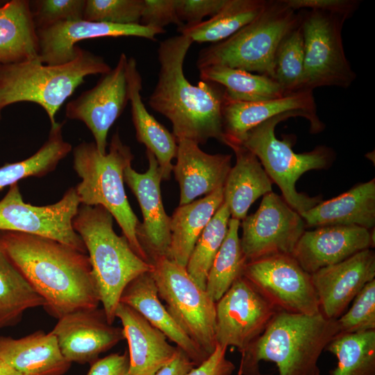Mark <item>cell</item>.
<instances>
[{"label":"cell","instance_id":"obj_11","mask_svg":"<svg viewBox=\"0 0 375 375\" xmlns=\"http://www.w3.org/2000/svg\"><path fill=\"white\" fill-rule=\"evenodd\" d=\"M80 205L75 187L68 188L58 201L38 206L26 203L19 183H15L0 200V231L48 238L87 253L72 224Z\"/></svg>","mask_w":375,"mask_h":375},{"label":"cell","instance_id":"obj_10","mask_svg":"<svg viewBox=\"0 0 375 375\" xmlns=\"http://www.w3.org/2000/svg\"><path fill=\"white\" fill-rule=\"evenodd\" d=\"M300 26L304 46L303 90L349 88L356 78L345 56L342 28L346 19L315 10H301Z\"/></svg>","mask_w":375,"mask_h":375},{"label":"cell","instance_id":"obj_43","mask_svg":"<svg viewBox=\"0 0 375 375\" xmlns=\"http://www.w3.org/2000/svg\"><path fill=\"white\" fill-rule=\"evenodd\" d=\"M226 0H176L177 13L185 25L203 22L205 17H212L226 3Z\"/></svg>","mask_w":375,"mask_h":375},{"label":"cell","instance_id":"obj_7","mask_svg":"<svg viewBox=\"0 0 375 375\" xmlns=\"http://www.w3.org/2000/svg\"><path fill=\"white\" fill-rule=\"evenodd\" d=\"M300 12L284 0H267L262 12L228 38L199 53L198 69L224 66L274 79V60L284 38L300 24Z\"/></svg>","mask_w":375,"mask_h":375},{"label":"cell","instance_id":"obj_15","mask_svg":"<svg viewBox=\"0 0 375 375\" xmlns=\"http://www.w3.org/2000/svg\"><path fill=\"white\" fill-rule=\"evenodd\" d=\"M127 62L126 55L121 53L113 69L101 74L92 88L82 92L65 107L67 118L81 121L88 128L101 154L106 153L110 127L129 102Z\"/></svg>","mask_w":375,"mask_h":375},{"label":"cell","instance_id":"obj_48","mask_svg":"<svg viewBox=\"0 0 375 375\" xmlns=\"http://www.w3.org/2000/svg\"><path fill=\"white\" fill-rule=\"evenodd\" d=\"M0 375H22L19 372L0 358Z\"/></svg>","mask_w":375,"mask_h":375},{"label":"cell","instance_id":"obj_14","mask_svg":"<svg viewBox=\"0 0 375 375\" xmlns=\"http://www.w3.org/2000/svg\"><path fill=\"white\" fill-rule=\"evenodd\" d=\"M240 244L247 262L274 255H292L305 231L301 216L282 197H262L256 212L242 220Z\"/></svg>","mask_w":375,"mask_h":375},{"label":"cell","instance_id":"obj_20","mask_svg":"<svg viewBox=\"0 0 375 375\" xmlns=\"http://www.w3.org/2000/svg\"><path fill=\"white\" fill-rule=\"evenodd\" d=\"M311 275L320 312L337 319L364 286L375 279V253L367 249Z\"/></svg>","mask_w":375,"mask_h":375},{"label":"cell","instance_id":"obj_32","mask_svg":"<svg viewBox=\"0 0 375 375\" xmlns=\"http://www.w3.org/2000/svg\"><path fill=\"white\" fill-rule=\"evenodd\" d=\"M199 70L202 81L214 82L223 87L225 99L228 100L256 102L287 95L274 79L265 75L217 65Z\"/></svg>","mask_w":375,"mask_h":375},{"label":"cell","instance_id":"obj_21","mask_svg":"<svg viewBox=\"0 0 375 375\" xmlns=\"http://www.w3.org/2000/svg\"><path fill=\"white\" fill-rule=\"evenodd\" d=\"M374 247V228L327 226L305 231L292 253L301 267L312 274L361 251Z\"/></svg>","mask_w":375,"mask_h":375},{"label":"cell","instance_id":"obj_17","mask_svg":"<svg viewBox=\"0 0 375 375\" xmlns=\"http://www.w3.org/2000/svg\"><path fill=\"white\" fill-rule=\"evenodd\" d=\"M287 113L306 119L312 133H319L324 128V124L317 116L311 90L298 91L281 98L256 102L225 99L222 106L223 143L229 147L239 145L249 131L275 116Z\"/></svg>","mask_w":375,"mask_h":375},{"label":"cell","instance_id":"obj_41","mask_svg":"<svg viewBox=\"0 0 375 375\" xmlns=\"http://www.w3.org/2000/svg\"><path fill=\"white\" fill-rule=\"evenodd\" d=\"M86 0L30 1L33 21L36 30L56 23L83 19Z\"/></svg>","mask_w":375,"mask_h":375},{"label":"cell","instance_id":"obj_8","mask_svg":"<svg viewBox=\"0 0 375 375\" xmlns=\"http://www.w3.org/2000/svg\"><path fill=\"white\" fill-rule=\"evenodd\" d=\"M290 117L291 113L275 116L249 131L239 145L254 154L263 169L282 192L285 202L300 215L322 201L320 197H309L298 192L296 182L306 172L328 168L335 159L333 150L326 146L297 153L292 150L294 140L290 136L278 140L276 126Z\"/></svg>","mask_w":375,"mask_h":375},{"label":"cell","instance_id":"obj_1","mask_svg":"<svg viewBox=\"0 0 375 375\" xmlns=\"http://www.w3.org/2000/svg\"><path fill=\"white\" fill-rule=\"evenodd\" d=\"M0 247L33 290L44 308L58 319L98 308L100 299L87 253L57 240L0 231Z\"/></svg>","mask_w":375,"mask_h":375},{"label":"cell","instance_id":"obj_45","mask_svg":"<svg viewBox=\"0 0 375 375\" xmlns=\"http://www.w3.org/2000/svg\"><path fill=\"white\" fill-rule=\"evenodd\" d=\"M226 347L216 345L214 352L201 364L194 367L186 375H231L235 365L226 359Z\"/></svg>","mask_w":375,"mask_h":375},{"label":"cell","instance_id":"obj_36","mask_svg":"<svg viewBox=\"0 0 375 375\" xmlns=\"http://www.w3.org/2000/svg\"><path fill=\"white\" fill-rule=\"evenodd\" d=\"M240 221L231 218L226 238L209 270L206 291L215 303L242 276L247 261L242 250L238 231Z\"/></svg>","mask_w":375,"mask_h":375},{"label":"cell","instance_id":"obj_46","mask_svg":"<svg viewBox=\"0 0 375 375\" xmlns=\"http://www.w3.org/2000/svg\"><path fill=\"white\" fill-rule=\"evenodd\" d=\"M129 366L126 351L122 354L112 353L90 364L86 375H130Z\"/></svg>","mask_w":375,"mask_h":375},{"label":"cell","instance_id":"obj_27","mask_svg":"<svg viewBox=\"0 0 375 375\" xmlns=\"http://www.w3.org/2000/svg\"><path fill=\"white\" fill-rule=\"evenodd\" d=\"M301 216L308 227L357 226L371 230L375 225V179L321 201Z\"/></svg>","mask_w":375,"mask_h":375},{"label":"cell","instance_id":"obj_25","mask_svg":"<svg viewBox=\"0 0 375 375\" xmlns=\"http://www.w3.org/2000/svg\"><path fill=\"white\" fill-rule=\"evenodd\" d=\"M0 358L22 375H63L72 365L55 335L42 330L20 338L0 335Z\"/></svg>","mask_w":375,"mask_h":375},{"label":"cell","instance_id":"obj_18","mask_svg":"<svg viewBox=\"0 0 375 375\" xmlns=\"http://www.w3.org/2000/svg\"><path fill=\"white\" fill-rule=\"evenodd\" d=\"M51 332L62 356L71 363L90 365L125 339L123 328L109 324L103 309L99 308L63 316Z\"/></svg>","mask_w":375,"mask_h":375},{"label":"cell","instance_id":"obj_9","mask_svg":"<svg viewBox=\"0 0 375 375\" xmlns=\"http://www.w3.org/2000/svg\"><path fill=\"white\" fill-rule=\"evenodd\" d=\"M158 297L183 331L209 356L216 348L215 302L188 274L167 257L152 264Z\"/></svg>","mask_w":375,"mask_h":375},{"label":"cell","instance_id":"obj_31","mask_svg":"<svg viewBox=\"0 0 375 375\" xmlns=\"http://www.w3.org/2000/svg\"><path fill=\"white\" fill-rule=\"evenodd\" d=\"M267 0H226L221 10L208 20L183 25L178 31L193 42L223 41L253 20L263 10Z\"/></svg>","mask_w":375,"mask_h":375},{"label":"cell","instance_id":"obj_16","mask_svg":"<svg viewBox=\"0 0 375 375\" xmlns=\"http://www.w3.org/2000/svg\"><path fill=\"white\" fill-rule=\"evenodd\" d=\"M149 168L143 174L128 166L124 180L136 197L143 217L136 232L137 239L150 264L167 257L170 245V217L163 207L160 182L162 174L154 155L147 150Z\"/></svg>","mask_w":375,"mask_h":375},{"label":"cell","instance_id":"obj_12","mask_svg":"<svg viewBox=\"0 0 375 375\" xmlns=\"http://www.w3.org/2000/svg\"><path fill=\"white\" fill-rule=\"evenodd\" d=\"M242 276L280 310L305 315L320 312L311 275L292 255L247 262Z\"/></svg>","mask_w":375,"mask_h":375},{"label":"cell","instance_id":"obj_5","mask_svg":"<svg viewBox=\"0 0 375 375\" xmlns=\"http://www.w3.org/2000/svg\"><path fill=\"white\" fill-rule=\"evenodd\" d=\"M133 155L118 132L113 134L109 151L101 154L94 142H83L73 149V168L81 182L75 189L81 205L101 206L116 220L133 251L148 258L139 244L136 232L140 224L124 190V173Z\"/></svg>","mask_w":375,"mask_h":375},{"label":"cell","instance_id":"obj_22","mask_svg":"<svg viewBox=\"0 0 375 375\" xmlns=\"http://www.w3.org/2000/svg\"><path fill=\"white\" fill-rule=\"evenodd\" d=\"M176 158L172 171L180 186L179 206L224 187L232 167L231 155L207 153L186 139L177 140Z\"/></svg>","mask_w":375,"mask_h":375},{"label":"cell","instance_id":"obj_38","mask_svg":"<svg viewBox=\"0 0 375 375\" xmlns=\"http://www.w3.org/2000/svg\"><path fill=\"white\" fill-rule=\"evenodd\" d=\"M303 38L300 24L281 42L274 60V79L286 94L303 90Z\"/></svg>","mask_w":375,"mask_h":375},{"label":"cell","instance_id":"obj_47","mask_svg":"<svg viewBox=\"0 0 375 375\" xmlns=\"http://www.w3.org/2000/svg\"><path fill=\"white\" fill-rule=\"evenodd\" d=\"M194 367L195 364L185 351L177 347L172 362L160 369L154 375H186Z\"/></svg>","mask_w":375,"mask_h":375},{"label":"cell","instance_id":"obj_42","mask_svg":"<svg viewBox=\"0 0 375 375\" xmlns=\"http://www.w3.org/2000/svg\"><path fill=\"white\" fill-rule=\"evenodd\" d=\"M170 24L183 25L177 13L176 0H144L140 24L165 29Z\"/></svg>","mask_w":375,"mask_h":375},{"label":"cell","instance_id":"obj_4","mask_svg":"<svg viewBox=\"0 0 375 375\" xmlns=\"http://www.w3.org/2000/svg\"><path fill=\"white\" fill-rule=\"evenodd\" d=\"M112 215L101 206L80 205L73 228L81 238L89 257L100 303L112 324L126 286L153 266L131 249L125 237L113 229Z\"/></svg>","mask_w":375,"mask_h":375},{"label":"cell","instance_id":"obj_35","mask_svg":"<svg viewBox=\"0 0 375 375\" xmlns=\"http://www.w3.org/2000/svg\"><path fill=\"white\" fill-rule=\"evenodd\" d=\"M325 350L338 359L330 375H375V330L339 333Z\"/></svg>","mask_w":375,"mask_h":375},{"label":"cell","instance_id":"obj_30","mask_svg":"<svg viewBox=\"0 0 375 375\" xmlns=\"http://www.w3.org/2000/svg\"><path fill=\"white\" fill-rule=\"evenodd\" d=\"M38 39L30 1L12 0L0 7V64L38 58Z\"/></svg>","mask_w":375,"mask_h":375},{"label":"cell","instance_id":"obj_19","mask_svg":"<svg viewBox=\"0 0 375 375\" xmlns=\"http://www.w3.org/2000/svg\"><path fill=\"white\" fill-rule=\"evenodd\" d=\"M38 39V60L47 65H62L76 58L78 42L106 37H140L156 40L164 33L163 28L142 24L119 25L105 22L78 20L65 21L36 30Z\"/></svg>","mask_w":375,"mask_h":375},{"label":"cell","instance_id":"obj_34","mask_svg":"<svg viewBox=\"0 0 375 375\" xmlns=\"http://www.w3.org/2000/svg\"><path fill=\"white\" fill-rule=\"evenodd\" d=\"M44 303L0 247V328L16 326L26 310Z\"/></svg>","mask_w":375,"mask_h":375},{"label":"cell","instance_id":"obj_37","mask_svg":"<svg viewBox=\"0 0 375 375\" xmlns=\"http://www.w3.org/2000/svg\"><path fill=\"white\" fill-rule=\"evenodd\" d=\"M231 213L223 202L203 230L186 265L190 276L206 290L207 276L228 232Z\"/></svg>","mask_w":375,"mask_h":375},{"label":"cell","instance_id":"obj_13","mask_svg":"<svg viewBox=\"0 0 375 375\" xmlns=\"http://www.w3.org/2000/svg\"><path fill=\"white\" fill-rule=\"evenodd\" d=\"M217 344L244 353L279 310L243 276L215 303Z\"/></svg>","mask_w":375,"mask_h":375},{"label":"cell","instance_id":"obj_44","mask_svg":"<svg viewBox=\"0 0 375 375\" xmlns=\"http://www.w3.org/2000/svg\"><path fill=\"white\" fill-rule=\"evenodd\" d=\"M294 11L297 10H315L349 18L358 8L356 0H284Z\"/></svg>","mask_w":375,"mask_h":375},{"label":"cell","instance_id":"obj_6","mask_svg":"<svg viewBox=\"0 0 375 375\" xmlns=\"http://www.w3.org/2000/svg\"><path fill=\"white\" fill-rule=\"evenodd\" d=\"M110 69L103 58L81 48L75 59L62 65L44 64L38 58L0 64V115L12 103L33 102L45 110L53 125L56 112L85 76Z\"/></svg>","mask_w":375,"mask_h":375},{"label":"cell","instance_id":"obj_23","mask_svg":"<svg viewBox=\"0 0 375 375\" xmlns=\"http://www.w3.org/2000/svg\"><path fill=\"white\" fill-rule=\"evenodd\" d=\"M115 317L122 324L128 345L130 375H154L174 359L177 347L130 306L119 303Z\"/></svg>","mask_w":375,"mask_h":375},{"label":"cell","instance_id":"obj_24","mask_svg":"<svg viewBox=\"0 0 375 375\" xmlns=\"http://www.w3.org/2000/svg\"><path fill=\"white\" fill-rule=\"evenodd\" d=\"M119 302L135 310L167 338L176 343L196 366L209 358L176 324L161 303L151 272L143 273L132 280L123 290Z\"/></svg>","mask_w":375,"mask_h":375},{"label":"cell","instance_id":"obj_39","mask_svg":"<svg viewBox=\"0 0 375 375\" xmlns=\"http://www.w3.org/2000/svg\"><path fill=\"white\" fill-rule=\"evenodd\" d=\"M144 0H86L83 19L119 25L140 24Z\"/></svg>","mask_w":375,"mask_h":375},{"label":"cell","instance_id":"obj_3","mask_svg":"<svg viewBox=\"0 0 375 375\" xmlns=\"http://www.w3.org/2000/svg\"><path fill=\"white\" fill-rule=\"evenodd\" d=\"M338 334L336 319L320 312L305 315L279 310L242 353L239 375H262L261 360L274 362L278 375H320L319 358Z\"/></svg>","mask_w":375,"mask_h":375},{"label":"cell","instance_id":"obj_26","mask_svg":"<svg viewBox=\"0 0 375 375\" xmlns=\"http://www.w3.org/2000/svg\"><path fill=\"white\" fill-rule=\"evenodd\" d=\"M127 81L132 121L137 140L145 145L147 150L156 157L162 179L168 180L174 165L172 160L176 156L177 142L162 124L146 108L140 94L142 79L134 58H128Z\"/></svg>","mask_w":375,"mask_h":375},{"label":"cell","instance_id":"obj_2","mask_svg":"<svg viewBox=\"0 0 375 375\" xmlns=\"http://www.w3.org/2000/svg\"><path fill=\"white\" fill-rule=\"evenodd\" d=\"M192 43L181 34L160 42L158 80L148 102L170 121L176 140L203 144L213 138L223 143L224 89L208 81L194 85L186 78L183 63Z\"/></svg>","mask_w":375,"mask_h":375},{"label":"cell","instance_id":"obj_29","mask_svg":"<svg viewBox=\"0 0 375 375\" xmlns=\"http://www.w3.org/2000/svg\"><path fill=\"white\" fill-rule=\"evenodd\" d=\"M223 202L224 187L175 210L170 217L169 259L186 267L201 233Z\"/></svg>","mask_w":375,"mask_h":375},{"label":"cell","instance_id":"obj_28","mask_svg":"<svg viewBox=\"0 0 375 375\" xmlns=\"http://www.w3.org/2000/svg\"><path fill=\"white\" fill-rule=\"evenodd\" d=\"M231 148L235 154L236 162L224 185V203L228 206L231 218L241 221L247 217L255 201L272 192V181L250 151L242 145Z\"/></svg>","mask_w":375,"mask_h":375},{"label":"cell","instance_id":"obj_33","mask_svg":"<svg viewBox=\"0 0 375 375\" xmlns=\"http://www.w3.org/2000/svg\"><path fill=\"white\" fill-rule=\"evenodd\" d=\"M65 122L51 126L46 142L31 156L0 167V192L28 177L40 178L53 172L59 162L72 150L70 143L62 137Z\"/></svg>","mask_w":375,"mask_h":375},{"label":"cell","instance_id":"obj_40","mask_svg":"<svg viewBox=\"0 0 375 375\" xmlns=\"http://www.w3.org/2000/svg\"><path fill=\"white\" fill-rule=\"evenodd\" d=\"M353 301L350 309L336 319L339 333L375 330V279L367 283Z\"/></svg>","mask_w":375,"mask_h":375}]
</instances>
